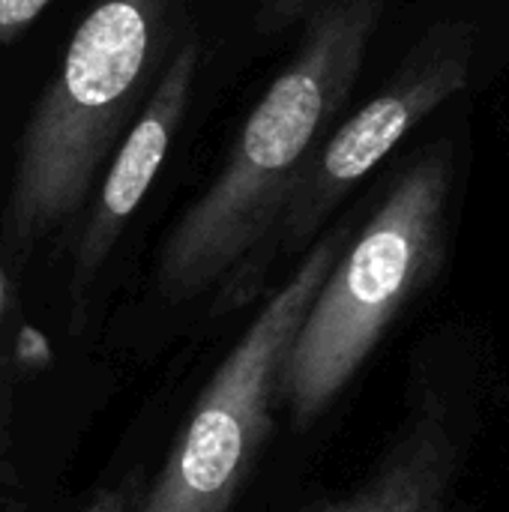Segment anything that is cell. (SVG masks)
Returning a JSON list of instances; mask_svg holds the SVG:
<instances>
[{
	"instance_id": "ba28073f",
	"label": "cell",
	"mask_w": 509,
	"mask_h": 512,
	"mask_svg": "<svg viewBox=\"0 0 509 512\" xmlns=\"http://www.w3.org/2000/svg\"><path fill=\"white\" fill-rule=\"evenodd\" d=\"M51 0H0V45L15 42Z\"/></svg>"
},
{
	"instance_id": "7a4b0ae2",
	"label": "cell",
	"mask_w": 509,
	"mask_h": 512,
	"mask_svg": "<svg viewBox=\"0 0 509 512\" xmlns=\"http://www.w3.org/2000/svg\"><path fill=\"white\" fill-rule=\"evenodd\" d=\"M174 3L96 0L75 27L21 135L9 198L15 246H33L84 204L132 108L147 93Z\"/></svg>"
},
{
	"instance_id": "8992f818",
	"label": "cell",
	"mask_w": 509,
	"mask_h": 512,
	"mask_svg": "<svg viewBox=\"0 0 509 512\" xmlns=\"http://www.w3.org/2000/svg\"><path fill=\"white\" fill-rule=\"evenodd\" d=\"M198 54H201L198 36L189 30L183 42L177 45V51L168 57L141 114L135 117L123 144L108 162L96 204L78 240L75 279H72L75 294H84V288L96 279L114 243L120 240L126 222L132 219V213L150 192L168 150L174 147L177 129L192 99V87L198 75Z\"/></svg>"
},
{
	"instance_id": "30bf717a",
	"label": "cell",
	"mask_w": 509,
	"mask_h": 512,
	"mask_svg": "<svg viewBox=\"0 0 509 512\" xmlns=\"http://www.w3.org/2000/svg\"><path fill=\"white\" fill-rule=\"evenodd\" d=\"M0 297H3V279H0Z\"/></svg>"
},
{
	"instance_id": "277c9868",
	"label": "cell",
	"mask_w": 509,
	"mask_h": 512,
	"mask_svg": "<svg viewBox=\"0 0 509 512\" xmlns=\"http://www.w3.org/2000/svg\"><path fill=\"white\" fill-rule=\"evenodd\" d=\"M348 246V228L321 237L267 300L204 387L141 512H228L270 432V408L294 336Z\"/></svg>"
},
{
	"instance_id": "52a82bcc",
	"label": "cell",
	"mask_w": 509,
	"mask_h": 512,
	"mask_svg": "<svg viewBox=\"0 0 509 512\" xmlns=\"http://www.w3.org/2000/svg\"><path fill=\"white\" fill-rule=\"evenodd\" d=\"M453 474L456 444L447 414L438 402H426L384 468L324 512H447Z\"/></svg>"
},
{
	"instance_id": "9c48e42d",
	"label": "cell",
	"mask_w": 509,
	"mask_h": 512,
	"mask_svg": "<svg viewBox=\"0 0 509 512\" xmlns=\"http://www.w3.org/2000/svg\"><path fill=\"white\" fill-rule=\"evenodd\" d=\"M87 512H126V504L120 507V495H111V498H105L102 504H96L93 510Z\"/></svg>"
},
{
	"instance_id": "5b68a950",
	"label": "cell",
	"mask_w": 509,
	"mask_h": 512,
	"mask_svg": "<svg viewBox=\"0 0 509 512\" xmlns=\"http://www.w3.org/2000/svg\"><path fill=\"white\" fill-rule=\"evenodd\" d=\"M474 51L471 24L444 21L432 27L402 60L393 78L330 138H324L264 246H273L276 252L303 249L360 180H366L447 99L459 96L471 84ZM252 270L255 264L231 288L234 300L243 297Z\"/></svg>"
},
{
	"instance_id": "3957f363",
	"label": "cell",
	"mask_w": 509,
	"mask_h": 512,
	"mask_svg": "<svg viewBox=\"0 0 509 512\" xmlns=\"http://www.w3.org/2000/svg\"><path fill=\"white\" fill-rule=\"evenodd\" d=\"M450 189L453 153L438 144L402 171L336 258L279 375V396L297 423H312L348 387L393 318L438 273Z\"/></svg>"
},
{
	"instance_id": "6da1fadb",
	"label": "cell",
	"mask_w": 509,
	"mask_h": 512,
	"mask_svg": "<svg viewBox=\"0 0 509 512\" xmlns=\"http://www.w3.org/2000/svg\"><path fill=\"white\" fill-rule=\"evenodd\" d=\"M387 0H327L300 48L249 111L222 171L183 213L159 258V288L186 300L228 273L231 288L270 240L297 180L345 108Z\"/></svg>"
}]
</instances>
